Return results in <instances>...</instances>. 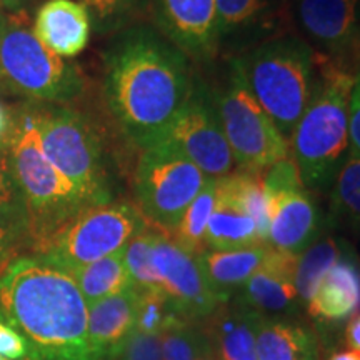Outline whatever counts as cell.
I'll list each match as a JSON object with an SVG mask.
<instances>
[{
  "label": "cell",
  "mask_w": 360,
  "mask_h": 360,
  "mask_svg": "<svg viewBox=\"0 0 360 360\" xmlns=\"http://www.w3.org/2000/svg\"><path fill=\"white\" fill-rule=\"evenodd\" d=\"M67 274L77 283L80 294H82L87 305H92L98 300L117 295L134 287L124 260V250L97 260V262L72 269Z\"/></svg>",
  "instance_id": "obj_23"
},
{
  "label": "cell",
  "mask_w": 360,
  "mask_h": 360,
  "mask_svg": "<svg viewBox=\"0 0 360 360\" xmlns=\"http://www.w3.org/2000/svg\"><path fill=\"white\" fill-rule=\"evenodd\" d=\"M344 339L349 350L360 354V314H355L350 317L347 327H345Z\"/></svg>",
  "instance_id": "obj_39"
},
{
  "label": "cell",
  "mask_w": 360,
  "mask_h": 360,
  "mask_svg": "<svg viewBox=\"0 0 360 360\" xmlns=\"http://www.w3.org/2000/svg\"><path fill=\"white\" fill-rule=\"evenodd\" d=\"M159 231L162 229L148 224L124 249L125 265H127L134 287L139 290H159L155 270L152 265V249H154Z\"/></svg>",
  "instance_id": "obj_32"
},
{
  "label": "cell",
  "mask_w": 360,
  "mask_h": 360,
  "mask_svg": "<svg viewBox=\"0 0 360 360\" xmlns=\"http://www.w3.org/2000/svg\"><path fill=\"white\" fill-rule=\"evenodd\" d=\"M0 80L2 90L39 103L74 101L85 85L77 65L37 39L25 8L0 11Z\"/></svg>",
  "instance_id": "obj_6"
},
{
  "label": "cell",
  "mask_w": 360,
  "mask_h": 360,
  "mask_svg": "<svg viewBox=\"0 0 360 360\" xmlns=\"http://www.w3.org/2000/svg\"><path fill=\"white\" fill-rule=\"evenodd\" d=\"M347 250L349 247L339 238L321 237L297 257L294 281L302 305L307 302L315 285L326 276L327 270Z\"/></svg>",
  "instance_id": "obj_26"
},
{
  "label": "cell",
  "mask_w": 360,
  "mask_h": 360,
  "mask_svg": "<svg viewBox=\"0 0 360 360\" xmlns=\"http://www.w3.org/2000/svg\"><path fill=\"white\" fill-rule=\"evenodd\" d=\"M0 355L11 360H29V349L24 339L4 322H0Z\"/></svg>",
  "instance_id": "obj_38"
},
{
  "label": "cell",
  "mask_w": 360,
  "mask_h": 360,
  "mask_svg": "<svg viewBox=\"0 0 360 360\" xmlns=\"http://www.w3.org/2000/svg\"><path fill=\"white\" fill-rule=\"evenodd\" d=\"M349 157H360V72L354 75L349 103Z\"/></svg>",
  "instance_id": "obj_37"
},
{
  "label": "cell",
  "mask_w": 360,
  "mask_h": 360,
  "mask_svg": "<svg viewBox=\"0 0 360 360\" xmlns=\"http://www.w3.org/2000/svg\"><path fill=\"white\" fill-rule=\"evenodd\" d=\"M209 177L167 142L142 150L134 177L139 210L148 224L172 233Z\"/></svg>",
  "instance_id": "obj_10"
},
{
  "label": "cell",
  "mask_w": 360,
  "mask_h": 360,
  "mask_svg": "<svg viewBox=\"0 0 360 360\" xmlns=\"http://www.w3.org/2000/svg\"><path fill=\"white\" fill-rule=\"evenodd\" d=\"M255 319V310L225 302L202 321L219 360H259Z\"/></svg>",
  "instance_id": "obj_20"
},
{
  "label": "cell",
  "mask_w": 360,
  "mask_h": 360,
  "mask_svg": "<svg viewBox=\"0 0 360 360\" xmlns=\"http://www.w3.org/2000/svg\"><path fill=\"white\" fill-rule=\"evenodd\" d=\"M281 0H215L219 42L267 24Z\"/></svg>",
  "instance_id": "obj_27"
},
{
  "label": "cell",
  "mask_w": 360,
  "mask_h": 360,
  "mask_svg": "<svg viewBox=\"0 0 360 360\" xmlns=\"http://www.w3.org/2000/svg\"><path fill=\"white\" fill-rule=\"evenodd\" d=\"M265 193L270 200L267 245L285 254L300 255L321 233L317 204L304 186Z\"/></svg>",
  "instance_id": "obj_14"
},
{
  "label": "cell",
  "mask_w": 360,
  "mask_h": 360,
  "mask_svg": "<svg viewBox=\"0 0 360 360\" xmlns=\"http://www.w3.org/2000/svg\"><path fill=\"white\" fill-rule=\"evenodd\" d=\"M177 319L186 317L177 314V310L170 305L167 297L160 290H139L135 330L143 332V334L160 335Z\"/></svg>",
  "instance_id": "obj_33"
},
{
  "label": "cell",
  "mask_w": 360,
  "mask_h": 360,
  "mask_svg": "<svg viewBox=\"0 0 360 360\" xmlns=\"http://www.w3.org/2000/svg\"><path fill=\"white\" fill-rule=\"evenodd\" d=\"M297 257L269 247L260 269L236 292L237 302L269 317L294 314L302 305L294 281Z\"/></svg>",
  "instance_id": "obj_16"
},
{
  "label": "cell",
  "mask_w": 360,
  "mask_h": 360,
  "mask_svg": "<svg viewBox=\"0 0 360 360\" xmlns=\"http://www.w3.org/2000/svg\"><path fill=\"white\" fill-rule=\"evenodd\" d=\"M147 225L139 207L130 202L92 205L49 238L35 255L69 272L124 250Z\"/></svg>",
  "instance_id": "obj_9"
},
{
  "label": "cell",
  "mask_w": 360,
  "mask_h": 360,
  "mask_svg": "<svg viewBox=\"0 0 360 360\" xmlns=\"http://www.w3.org/2000/svg\"><path fill=\"white\" fill-rule=\"evenodd\" d=\"M0 317L24 339L29 360H94L77 283L37 255L17 259L0 276Z\"/></svg>",
  "instance_id": "obj_2"
},
{
  "label": "cell",
  "mask_w": 360,
  "mask_h": 360,
  "mask_svg": "<svg viewBox=\"0 0 360 360\" xmlns=\"http://www.w3.org/2000/svg\"><path fill=\"white\" fill-rule=\"evenodd\" d=\"M195 360H219V359H217V355H215V354H209V355H202V357L195 359Z\"/></svg>",
  "instance_id": "obj_43"
},
{
  "label": "cell",
  "mask_w": 360,
  "mask_h": 360,
  "mask_svg": "<svg viewBox=\"0 0 360 360\" xmlns=\"http://www.w3.org/2000/svg\"><path fill=\"white\" fill-rule=\"evenodd\" d=\"M160 142H167L182 152L209 179L229 175L236 165L212 94L202 84H192L186 103Z\"/></svg>",
  "instance_id": "obj_11"
},
{
  "label": "cell",
  "mask_w": 360,
  "mask_h": 360,
  "mask_svg": "<svg viewBox=\"0 0 360 360\" xmlns=\"http://www.w3.org/2000/svg\"><path fill=\"white\" fill-rule=\"evenodd\" d=\"M139 290L132 289L89 305L87 337L94 360H110L137 322Z\"/></svg>",
  "instance_id": "obj_19"
},
{
  "label": "cell",
  "mask_w": 360,
  "mask_h": 360,
  "mask_svg": "<svg viewBox=\"0 0 360 360\" xmlns=\"http://www.w3.org/2000/svg\"><path fill=\"white\" fill-rule=\"evenodd\" d=\"M257 244L264 242L260 240L257 225L250 215L231 200L220 199L217 195V205L210 215L205 232L207 249L233 250Z\"/></svg>",
  "instance_id": "obj_24"
},
{
  "label": "cell",
  "mask_w": 360,
  "mask_h": 360,
  "mask_svg": "<svg viewBox=\"0 0 360 360\" xmlns=\"http://www.w3.org/2000/svg\"><path fill=\"white\" fill-rule=\"evenodd\" d=\"M215 205H217V188H215V179H210L209 184L199 192V195L187 207L179 225L169 236L182 249L191 252L192 255H199L207 249L205 232Z\"/></svg>",
  "instance_id": "obj_29"
},
{
  "label": "cell",
  "mask_w": 360,
  "mask_h": 360,
  "mask_svg": "<svg viewBox=\"0 0 360 360\" xmlns=\"http://www.w3.org/2000/svg\"><path fill=\"white\" fill-rule=\"evenodd\" d=\"M32 29L49 51L69 58L87 47L92 22L77 0H47L35 12Z\"/></svg>",
  "instance_id": "obj_17"
},
{
  "label": "cell",
  "mask_w": 360,
  "mask_h": 360,
  "mask_svg": "<svg viewBox=\"0 0 360 360\" xmlns=\"http://www.w3.org/2000/svg\"><path fill=\"white\" fill-rule=\"evenodd\" d=\"M327 360H360V354L354 350H342V352L332 354Z\"/></svg>",
  "instance_id": "obj_41"
},
{
  "label": "cell",
  "mask_w": 360,
  "mask_h": 360,
  "mask_svg": "<svg viewBox=\"0 0 360 360\" xmlns=\"http://www.w3.org/2000/svg\"><path fill=\"white\" fill-rule=\"evenodd\" d=\"M89 12L97 34H119L148 12V0H77Z\"/></svg>",
  "instance_id": "obj_31"
},
{
  "label": "cell",
  "mask_w": 360,
  "mask_h": 360,
  "mask_svg": "<svg viewBox=\"0 0 360 360\" xmlns=\"http://www.w3.org/2000/svg\"><path fill=\"white\" fill-rule=\"evenodd\" d=\"M330 217L360 232V157H347L332 180Z\"/></svg>",
  "instance_id": "obj_28"
},
{
  "label": "cell",
  "mask_w": 360,
  "mask_h": 360,
  "mask_svg": "<svg viewBox=\"0 0 360 360\" xmlns=\"http://www.w3.org/2000/svg\"><path fill=\"white\" fill-rule=\"evenodd\" d=\"M215 188L220 199L231 200L247 215H250L260 236V240L267 244L270 224V200L264 191L260 174L240 172L224 175L215 179Z\"/></svg>",
  "instance_id": "obj_25"
},
{
  "label": "cell",
  "mask_w": 360,
  "mask_h": 360,
  "mask_svg": "<svg viewBox=\"0 0 360 360\" xmlns=\"http://www.w3.org/2000/svg\"><path fill=\"white\" fill-rule=\"evenodd\" d=\"M154 27L186 56L207 57L219 47L215 0H148Z\"/></svg>",
  "instance_id": "obj_13"
},
{
  "label": "cell",
  "mask_w": 360,
  "mask_h": 360,
  "mask_svg": "<svg viewBox=\"0 0 360 360\" xmlns=\"http://www.w3.org/2000/svg\"><path fill=\"white\" fill-rule=\"evenodd\" d=\"M267 250V244L233 250L205 249L195 257L212 290L224 302H231L232 295L264 264Z\"/></svg>",
  "instance_id": "obj_21"
},
{
  "label": "cell",
  "mask_w": 360,
  "mask_h": 360,
  "mask_svg": "<svg viewBox=\"0 0 360 360\" xmlns=\"http://www.w3.org/2000/svg\"><path fill=\"white\" fill-rule=\"evenodd\" d=\"M0 210L17 215V217L24 219L27 224L25 205L24 200H22L19 187L15 184V179H13L6 143L0 146Z\"/></svg>",
  "instance_id": "obj_35"
},
{
  "label": "cell",
  "mask_w": 360,
  "mask_h": 360,
  "mask_svg": "<svg viewBox=\"0 0 360 360\" xmlns=\"http://www.w3.org/2000/svg\"><path fill=\"white\" fill-rule=\"evenodd\" d=\"M162 360H195L215 354L202 321L177 319L160 334Z\"/></svg>",
  "instance_id": "obj_30"
},
{
  "label": "cell",
  "mask_w": 360,
  "mask_h": 360,
  "mask_svg": "<svg viewBox=\"0 0 360 360\" xmlns=\"http://www.w3.org/2000/svg\"><path fill=\"white\" fill-rule=\"evenodd\" d=\"M8 127H11V114H8L6 107L0 103V146L6 143Z\"/></svg>",
  "instance_id": "obj_40"
},
{
  "label": "cell",
  "mask_w": 360,
  "mask_h": 360,
  "mask_svg": "<svg viewBox=\"0 0 360 360\" xmlns=\"http://www.w3.org/2000/svg\"><path fill=\"white\" fill-rule=\"evenodd\" d=\"M37 124L44 154L82 192L90 205L112 202L105 148L96 124L62 103H39Z\"/></svg>",
  "instance_id": "obj_7"
},
{
  "label": "cell",
  "mask_w": 360,
  "mask_h": 360,
  "mask_svg": "<svg viewBox=\"0 0 360 360\" xmlns=\"http://www.w3.org/2000/svg\"><path fill=\"white\" fill-rule=\"evenodd\" d=\"M27 250H30V237L25 220L0 210V276Z\"/></svg>",
  "instance_id": "obj_34"
},
{
  "label": "cell",
  "mask_w": 360,
  "mask_h": 360,
  "mask_svg": "<svg viewBox=\"0 0 360 360\" xmlns=\"http://www.w3.org/2000/svg\"><path fill=\"white\" fill-rule=\"evenodd\" d=\"M236 62L252 96L290 141L317 79V58L310 45L299 37L272 39Z\"/></svg>",
  "instance_id": "obj_5"
},
{
  "label": "cell",
  "mask_w": 360,
  "mask_h": 360,
  "mask_svg": "<svg viewBox=\"0 0 360 360\" xmlns=\"http://www.w3.org/2000/svg\"><path fill=\"white\" fill-rule=\"evenodd\" d=\"M354 75L335 60L317 58L307 109L290 135L292 160L305 188L330 186L349 157V103Z\"/></svg>",
  "instance_id": "obj_4"
},
{
  "label": "cell",
  "mask_w": 360,
  "mask_h": 360,
  "mask_svg": "<svg viewBox=\"0 0 360 360\" xmlns=\"http://www.w3.org/2000/svg\"><path fill=\"white\" fill-rule=\"evenodd\" d=\"M157 289L182 317L204 321L225 304L212 290L195 255L182 249L167 232L159 231L152 249Z\"/></svg>",
  "instance_id": "obj_12"
},
{
  "label": "cell",
  "mask_w": 360,
  "mask_h": 360,
  "mask_svg": "<svg viewBox=\"0 0 360 360\" xmlns=\"http://www.w3.org/2000/svg\"><path fill=\"white\" fill-rule=\"evenodd\" d=\"M6 150L25 205L30 252L35 255L49 238L92 205L44 154L35 102L11 114Z\"/></svg>",
  "instance_id": "obj_3"
},
{
  "label": "cell",
  "mask_w": 360,
  "mask_h": 360,
  "mask_svg": "<svg viewBox=\"0 0 360 360\" xmlns=\"http://www.w3.org/2000/svg\"><path fill=\"white\" fill-rule=\"evenodd\" d=\"M24 0H0V11H19Z\"/></svg>",
  "instance_id": "obj_42"
},
{
  "label": "cell",
  "mask_w": 360,
  "mask_h": 360,
  "mask_svg": "<svg viewBox=\"0 0 360 360\" xmlns=\"http://www.w3.org/2000/svg\"><path fill=\"white\" fill-rule=\"evenodd\" d=\"M191 89L188 57L155 27H129L103 53L105 105L124 137L142 150L160 142Z\"/></svg>",
  "instance_id": "obj_1"
},
{
  "label": "cell",
  "mask_w": 360,
  "mask_h": 360,
  "mask_svg": "<svg viewBox=\"0 0 360 360\" xmlns=\"http://www.w3.org/2000/svg\"><path fill=\"white\" fill-rule=\"evenodd\" d=\"M0 90H2V80H0Z\"/></svg>",
  "instance_id": "obj_45"
},
{
  "label": "cell",
  "mask_w": 360,
  "mask_h": 360,
  "mask_svg": "<svg viewBox=\"0 0 360 360\" xmlns=\"http://www.w3.org/2000/svg\"><path fill=\"white\" fill-rule=\"evenodd\" d=\"M222 130L238 169L262 174L290 155V146L247 87L236 58L227 79L212 94Z\"/></svg>",
  "instance_id": "obj_8"
},
{
  "label": "cell",
  "mask_w": 360,
  "mask_h": 360,
  "mask_svg": "<svg viewBox=\"0 0 360 360\" xmlns=\"http://www.w3.org/2000/svg\"><path fill=\"white\" fill-rule=\"evenodd\" d=\"M110 360H162L160 335L134 330Z\"/></svg>",
  "instance_id": "obj_36"
},
{
  "label": "cell",
  "mask_w": 360,
  "mask_h": 360,
  "mask_svg": "<svg viewBox=\"0 0 360 360\" xmlns=\"http://www.w3.org/2000/svg\"><path fill=\"white\" fill-rule=\"evenodd\" d=\"M290 8L300 29L334 56L360 47L357 0H292Z\"/></svg>",
  "instance_id": "obj_15"
},
{
  "label": "cell",
  "mask_w": 360,
  "mask_h": 360,
  "mask_svg": "<svg viewBox=\"0 0 360 360\" xmlns=\"http://www.w3.org/2000/svg\"><path fill=\"white\" fill-rule=\"evenodd\" d=\"M255 347L259 360H317L314 334L299 323L259 314L255 319Z\"/></svg>",
  "instance_id": "obj_22"
},
{
  "label": "cell",
  "mask_w": 360,
  "mask_h": 360,
  "mask_svg": "<svg viewBox=\"0 0 360 360\" xmlns=\"http://www.w3.org/2000/svg\"><path fill=\"white\" fill-rule=\"evenodd\" d=\"M305 307L314 321L327 323L347 321L359 312L360 265L349 250L319 281Z\"/></svg>",
  "instance_id": "obj_18"
},
{
  "label": "cell",
  "mask_w": 360,
  "mask_h": 360,
  "mask_svg": "<svg viewBox=\"0 0 360 360\" xmlns=\"http://www.w3.org/2000/svg\"><path fill=\"white\" fill-rule=\"evenodd\" d=\"M0 360H11V359H7V357H4V355H0Z\"/></svg>",
  "instance_id": "obj_44"
}]
</instances>
